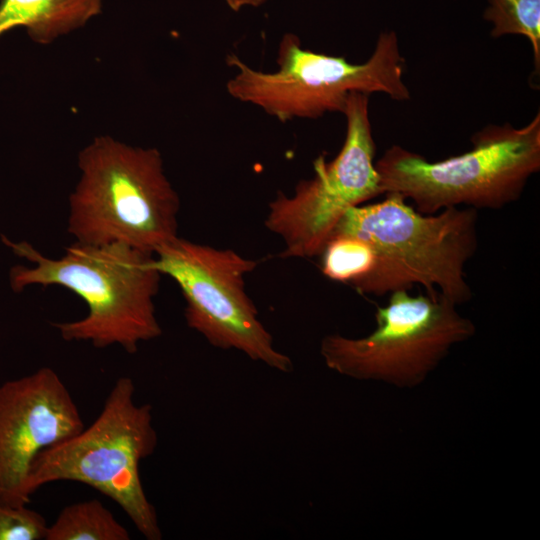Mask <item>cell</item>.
<instances>
[{"label": "cell", "mask_w": 540, "mask_h": 540, "mask_svg": "<svg viewBox=\"0 0 540 540\" xmlns=\"http://www.w3.org/2000/svg\"><path fill=\"white\" fill-rule=\"evenodd\" d=\"M2 242L32 264L11 268L13 291L32 285L60 286L87 304L85 317L53 323L63 340L88 342L100 349L118 345L134 354L139 344L161 336L154 299L162 275L153 265V253L122 243L75 241L60 258H50L27 241L2 236Z\"/></svg>", "instance_id": "6da1fadb"}, {"label": "cell", "mask_w": 540, "mask_h": 540, "mask_svg": "<svg viewBox=\"0 0 540 540\" xmlns=\"http://www.w3.org/2000/svg\"><path fill=\"white\" fill-rule=\"evenodd\" d=\"M384 195L380 202L348 209L330 236L356 235L375 251L374 271L354 289L382 296L420 285L457 306L470 301L465 265L478 247L477 210L449 207L422 214L400 194Z\"/></svg>", "instance_id": "7a4b0ae2"}, {"label": "cell", "mask_w": 540, "mask_h": 540, "mask_svg": "<svg viewBox=\"0 0 540 540\" xmlns=\"http://www.w3.org/2000/svg\"><path fill=\"white\" fill-rule=\"evenodd\" d=\"M77 164L67 220L75 241L122 243L154 254L178 237L180 200L158 149L101 135L80 150Z\"/></svg>", "instance_id": "3957f363"}, {"label": "cell", "mask_w": 540, "mask_h": 540, "mask_svg": "<svg viewBox=\"0 0 540 540\" xmlns=\"http://www.w3.org/2000/svg\"><path fill=\"white\" fill-rule=\"evenodd\" d=\"M471 143L467 152L433 162L392 145L375 162L383 194L410 199L422 214L460 205L501 209L517 201L540 170V114L520 128L487 125Z\"/></svg>", "instance_id": "277c9868"}, {"label": "cell", "mask_w": 540, "mask_h": 540, "mask_svg": "<svg viewBox=\"0 0 540 540\" xmlns=\"http://www.w3.org/2000/svg\"><path fill=\"white\" fill-rule=\"evenodd\" d=\"M157 444L152 406L137 404L133 380L120 377L93 423L39 453L30 470L29 492L56 481L86 484L118 504L145 539L160 540L158 515L140 477L142 460Z\"/></svg>", "instance_id": "5b68a950"}, {"label": "cell", "mask_w": 540, "mask_h": 540, "mask_svg": "<svg viewBox=\"0 0 540 540\" xmlns=\"http://www.w3.org/2000/svg\"><path fill=\"white\" fill-rule=\"evenodd\" d=\"M226 62L236 70L226 84L228 93L281 122L343 113L352 92L384 93L395 101L410 99L403 80L405 58L394 31L382 32L372 55L361 64L304 49L292 33L279 43L274 72L253 69L234 53L228 54Z\"/></svg>", "instance_id": "8992f818"}, {"label": "cell", "mask_w": 540, "mask_h": 540, "mask_svg": "<svg viewBox=\"0 0 540 540\" xmlns=\"http://www.w3.org/2000/svg\"><path fill=\"white\" fill-rule=\"evenodd\" d=\"M408 291L390 293L388 303L377 307L376 327L367 336H324L320 355L325 365L357 380L415 387L454 345L474 336L475 324L453 302L439 293L413 296Z\"/></svg>", "instance_id": "52a82bcc"}, {"label": "cell", "mask_w": 540, "mask_h": 540, "mask_svg": "<svg viewBox=\"0 0 540 540\" xmlns=\"http://www.w3.org/2000/svg\"><path fill=\"white\" fill-rule=\"evenodd\" d=\"M153 265L178 285L187 326L210 345L237 350L282 373L293 370L291 358L276 349L245 290V276L256 261L178 236L154 253Z\"/></svg>", "instance_id": "ba28073f"}, {"label": "cell", "mask_w": 540, "mask_h": 540, "mask_svg": "<svg viewBox=\"0 0 540 540\" xmlns=\"http://www.w3.org/2000/svg\"><path fill=\"white\" fill-rule=\"evenodd\" d=\"M344 143L331 161L319 155L314 176L293 194L278 192L269 203L265 227L283 242V258L320 256L345 212L383 194L375 168L376 145L369 118V95L352 92L343 113Z\"/></svg>", "instance_id": "9c48e42d"}, {"label": "cell", "mask_w": 540, "mask_h": 540, "mask_svg": "<svg viewBox=\"0 0 540 540\" xmlns=\"http://www.w3.org/2000/svg\"><path fill=\"white\" fill-rule=\"evenodd\" d=\"M84 427L72 395L52 368L0 384V502L29 504L36 457Z\"/></svg>", "instance_id": "30bf717a"}, {"label": "cell", "mask_w": 540, "mask_h": 540, "mask_svg": "<svg viewBox=\"0 0 540 540\" xmlns=\"http://www.w3.org/2000/svg\"><path fill=\"white\" fill-rule=\"evenodd\" d=\"M103 1L0 0V36L24 27L34 42L50 44L100 14Z\"/></svg>", "instance_id": "8fae6325"}, {"label": "cell", "mask_w": 540, "mask_h": 540, "mask_svg": "<svg viewBox=\"0 0 540 540\" xmlns=\"http://www.w3.org/2000/svg\"><path fill=\"white\" fill-rule=\"evenodd\" d=\"M128 530L96 499L64 507L45 540H129Z\"/></svg>", "instance_id": "7c38bea8"}, {"label": "cell", "mask_w": 540, "mask_h": 540, "mask_svg": "<svg viewBox=\"0 0 540 540\" xmlns=\"http://www.w3.org/2000/svg\"><path fill=\"white\" fill-rule=\"evenodd\" d=\"M320 256L325 277L353 288L370 276L376 266V254L371 244L352 234L332 236Z\"/></svg>", "instance_id": "4fadbf2b"}, {"label": "cell", "mask_w": 540, "mask_h": 540, "mask_svg": "<svg viewBox=\"0 0 540 540\" xmlns=\"http://www.w3.org/2000/svg\"><path fill=\"white\" fill-rule=\"evenodd\" d=\"M483 17L492 23L491 37L522 35L532 46L535 74L540 70V0H487Z\"/></svg>", "instance_id": "5bb4252c"}, {"label": "cell", "mask_w": 540, "mask_h": 540, "mask_svg": "<svg viewBox=\"0 0 540 540\" xmlns=\"http://www.w3.org/2000/svg\"><path fill=\"white\" fill-rule=\"evenodd\" d=\"M47 528L45 518L27 505L0 502V540H45Z\"/></svg>", "instance_id": "9a60e30c"}, {"label": "cell", "mask_w": 540, "mask_h": 540, "mask_svg": "<svg viewBox=\"0 0 540 540\" xmlns=\"http://www.w3.org/2000/svg\"><path fill=\"white\" fill-rule=\"evenodd\" d=\"M229 8L238 12L244 7H258L268 0H224Z\"/></svg>", "instance_id": "2e32d148"}]
</instances>
